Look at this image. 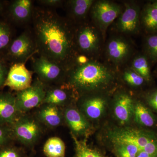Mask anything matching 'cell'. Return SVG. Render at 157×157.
<instances>
[{"mask_svg": "<svg viewBox=\"0 0 157 157\" xmlns=\"http://www.w3.org/2000/svg\"><path fill=\"white\" fill-rule=\"evenodd\" d=\"M34 39L39 56L67 70L77 55L75 29L68 20L48 9H34Z\"/></svg>", "mask_w": 157, "mask_h": 157, "instance_id": "6da1fadb", "label": "cell"}, {"mask_svg": "<svg viewBox=\"0 0 157 157\" xmlns=\"http://www.w3.org/2000/svg\"><path fill=\"white\" fill-rule=\"evenodd\" d=\"M116 75L112 68L89 59L73 64L67 70V84L80 95L102 93L115 82Z\"/></svg>", "mask_w": 157, "mask_h": 157, "instance_id": "7a4b0ae2", "label": "cell"}, {"mask_svg": "<svg viewBox=\"0 0 157 157\" xmlns=\"http://www.w3.org/2000/svg\"><path fill=\"white\" fill-rule=\"evenodd\" d=\"M90 11L96 28L104 38L108 27L121 14L122 8L117 3L101 0L94 2Z\"/></svg>", "mask_w": 157, "mask_h": 157, "instance_id": "3957f363", "label": "cell"}, {"mask_svg": "<svg viewBox=\"0 0 157 157\" xmlns=\"http://www.w3.org/2000/svg\"><path fill=\"white\" fill-rule=\"evenodd\" d=\"M100 33L96 26L87 24L75 29V42L77 52L78 51L81 55L87 57L97 53L101 46Z\"/></svg>", "mask_w": 157, "mask_h": 157, "instance_id": "277c9868", "label": "cell"}, {"mask_svg": "<svg viewBox=\"0 0 157 157\" xmlns=\"http://www.w3.org/2000/svg\"><path fill=\"white\" fill-rule=\"evenodd\" d=\"M32 66L34 72L44 84L63 82L66 80L67 70L45 57L39 56L34 59Z\"/></svg>", "mask_w": 157, "mask_h": 157, "instance_id": "5b68a950", "label": "cell"}, {"mask_svg": "<svg viewBox=\"0 0 157 157\" xmlns=\"http://www.w3.org/2000/svg\"><path fill=\"white\" fill-rule=\"evenodd\" d=\"M125 9L116 22V30L126 35L137 34L140 27V7L133 2L125 3Z\"/></svg>", "mask_w": 157, "mask_h": 157, "instance_id": "8992f818", "label": "cell"}, {"mask_svg": "<svg viewBox=\"0 0 157 157\" xmlns=\"http://www.w3.org/2000/svg\"><path fill=\"white\" fill-rule=\"evenodd\" d=\"M46 90L45 84L38 80L28 88L18 92L15 97L18 110L28 111L43 103Z\"/></svg>", "mask_w": 157, "mask_h": 157, "instance_id": "52a82bcc", "label": "cell"}, {"mask_svg": "<svg viewBox=\"0 0 157 157\" xmlns=\"http://www.w3.org/2000/svg\"><path fill=\"white\" fill-rule=\"evenodd\" d=\"M8 55L15 63H25L37 52L34 38L28 32L23 33L9 46Z\"/></svg>", "mask_w": 157, "mask_h": 157, "instance_id": "ba28073f", "label": "cell"}, {"mask_svg": "<svg viewBox=\"0 0 157 157\" xmlns=\"http://www.w3.org/2000/svg\"><path fill=\"white\" fill-rule=\"evenodd\" d=\"M32 75L25 63H15L9 69L4 85L17 92L21 91L32 85Z\"/></svg>", "mask_w": 157, "mask_h": 157, "instance_id": "9c48e42d", "label": "cell"}, {"mask_svg": "<svg viewBox=\"0 0 157 157\" xmlns=\"http://www.w3.org/2000/svg\"><path fill=\"white\" fill-rule=\"evenodd\" d=\"M135 101L125 91L117 92L113 101V112L117 120L122 125L131 122L134 114Z\"/></svg>", "mask_w": 157, "mask_h": 157, "instance_id": "30bf717a", "label": "cell"}, {"mask_svg": "<svg viewBox=\"0 0 157 157\" xmlns=\"http://www.w3.org/2000/svg\"><path fill=\"white\" fill-rule=\"evenodd\" d=\"M99 93L82 95L81 108L83 114L92 120L99 119L104 115L108 103L107 98Z\"/></svg>", "mask_w": 157, "mask_h": 157, "instance_id": "8fae6325", "label": "cell"}, {"mask_svg": "<svg viewBox=\"0 0 157 157\" xmlns=\"http://www.w3.org/2000/svg\"><path fill=\"white\" fill-rule=\"evenodd\" d=\"M132 52V45L128 41L119 36L110 38L106 46L107 57L113 63L118 66L128 59Z\"/></svg>", "mask_w": 157, "mask_h": 157, "instance_id": "7c38bea8", "label": "cell"}, {"mask_svg": "<svg viewBox=\"0 0 157 157\" xmlns=\"http://www.w3.org/2000/svg\"><path fill=\"white\" fill-rule=\"evenodd\" d=\"M14 135L18 140L25 144L34 143L39 137L40 129L38 124L29 118H22L14 124Z\"/></svg>", "mask_w": 157, "mask_h": 157, "instance_id": "4fadbf2b", "label": "cell"}, {"mask_svg": "<svg viewBox=\"0 0 157 157\" xmlns=\"http://www.w3.org/2000/svg\"><path fill=\"white\" fill-rule=\"evenodd\" d=\"M66 122L74 135H87L91 126L83 113L74 107L67 108L65 111Z\"/></svg>", "mask_w": 157, "mask_h": 157, "instance_id": "5bb4252c", "label": "cell"}, {"mask_svg": "<svg viewBox=\"0 0 157 157\" xmlns=\"http://www.w3.org/2000/svg\"><path fill=\"white\" fill-rule=\"evenodd\" d=\"M133 117L140 128L154 131L157 126L156 117L142 101H135Z\"/></svg>", "mask_w": 157, "mask_h": 157, "instance_id": "9a60e30c", "label": "cell"}, {"mask_svg": "<svg viewBox=\"0 0 157 157\" xmlns=\"http://www.w3.org/2000/svg\"><path fill=\"white\" fill-rule=\"evenodd\" d=\"M17 111L15 97L9 93L0 94V124L12 123Z\"/></svg>", "mask_w": 157, "mask_h": 157, "instance_id": "2e32d148", "label": "cell"}, {"mask_svg": "<svg viewBox=\"0 0 157 157\" xmlns=\"http://www.w3.org/2000/svg\"><path fill=\"white\" fill-rule=\"evenodd\" d=\"M61 86L52 87L46 90V94L43 103L50 105H62L67 102L74 90L67 84Z\"/></svg>", "mask_w": 157, "mask_h": 157, "instance_id": "e0dca14e", "label": "cell"}, {"mask_svg": "<svg viewBox=\"0 0 157 157\" xmlns=\"http://www.w3.org/2000/svg\"><path fill=\"white\" fill-rule=\"evenodd\" d=\"M10 9L11 17L17 22H26L33 17L34 8L31 0L14 1Z\"/></svg>", "mask_w": 157, "mask_h": 157, "instance_id": "ac0fdd59", "label": "cell"}, {"mask_svg": "<svg viewBox=\"0 0 157 157\" xmlns=\"http://www.w3.org/2000/svg\"><path fill=\"white\" fill-rule=\"evenodd\" d=\"M140 23L147 35L157 33V9L151 3L145 5L140 11Z\"/></svg>", "mask_w": 157, "mask_h": 157, "instance_id": "d6986e66", "label": "cell"}, {"mask_svg": "<svg viewBox=\"0 0 157 157\" xmlns=\"http://www.w3.org/2000/svg\"><path fill=\"white\" fill-rule=\"evenodd\" d=\"M94 2L93 0L67 1V10L69 16L76 21L85 19Z\"/></svg>", "mask_w": 157, "mask_h": 157, "instance_id": "ffe728a7", "label": "cell"}, {"mask_svg": "<svg viewBox=\"0 0 157 157\" xmlns=\"http://www.w3.org/2000/svg\"><path fill=\"white\" fill-rule=\"evenodd\" d=\"M150 63L144 54H139L133 59L131 66L132 70L142 76L147 82H151L152 79Z\"/></svg>", "mask_w": 157, "mask_h": 157, "instance_id": "44dd1931", "label": "cell"}, {"mask_svg": "<svg viewBox=\"0 0 157 157\" xmlns=\"http://www.w3.org/2000/svg\"><path fill=\"white\" fill-rule=\"evenodd\" d=\"M43 152L47 157H65L66 146L59 137H51L45 142Z\"/></svg>", "mask_w": 157, "mask_h": 157, "instance_id": "7402d4cb", "label": "cell"}, {"mask_svg": "<svg viewBox=\"0 0 157 157\" xmlns=\"http://www.w3.org/2000/svg\"><path fill=\"white\" fill-rule=\"evenodd\" d=\"M41 120L49 126H58L61 122V116L56 106L47 104L39 113Z\"/></svg>", "mask_w": 157, "mask_h": 157, "instance_id": "603a6c76", "label": "cell"}, {"mask_svg": "<svg viewBox=\"0 0 157 157\" xmlns=\"http://www.w3.org/2000/svg\"><path fill=\"white\" fill-rule=\"evenodd\" d=\"M75 146L74 157H107L102 152L88 146L85 140H79L76 136L71 133Z\"/></svg>", "mask_w": 157, "mask_h": 157, "instance_id": "cb8c5ba5", "label": "cell"}, {"mask_svg": "<svg viewBox=\"0 0 157 157\" xmlns=\"http://www.w3.org/2000/svg\"><path fill=\"white\" fill-rule=\"evenodd\" d=\"M144 54L150 63H157V33L147 35L144 42Z\"/></svg>", "mask_w": 157, "mask_h": 157, "instance_id": "d4e9b609", "label": "cell"}, {"mask_svg": "<svg viewBox=\"0 0 157 157\" xmlns=\"http://www.w3.org/2000/svg\"><path fill=\"white\" fill-rule=\"evenodd\" d=\"M122 76L125 82L132 87H140L147 82L142 76L131 68L125 70Z\"/></svg>", "mask_w": 157, "mask_h": 157, "instance_id": "484cf974", "label": "cell"}, {"mask_svg": "<svg viewBox=\"0 0 157 157\" xmlns=\"http://www.w3.org/2000/svg\"><path fill=\"white\" fill-rule=\"evenodd\" d=\"M11 39V29L6 23L0 22V51L10 45Z\"/></svg>", "mask_w": 157, "mask_h": 157, "instance_id": "4316f807", "label": "cell"}, {"mask_svg": "<svg viewBox=\"0 0 157 157\" xmlns=\"http://www.w3.org/2000/svg\"><path fill=\"white\" fill-rule=\"evenodd\" d=\"M145 104L152 111L157 113V88L149 91L144 96Z\"/></svg>", "mask_w": 157, "mask_h": 157, "instance_id": "83f0119b", "label": "cell"}, {"mask_svg": "<svg viewBox=\"0 0 157 157\" xmlns=\"http://www.w3.org/2000/svg\"><path fill=\"white\" fill-rule=\"evenodd\" d=\"M8 72L6 64L2 60L0 59V88L4 85Z\"/></svg>", "mask_w": 157, "mask_h": 157, "instance_id": "f1b7e54d", "label": "cell"}, {"mask_svg": "<svg viewBox=\"0 0 157 157\" xmlns=\"http://www.w3.org/2000/svg\"><path fill=\"white\" fill-rule=\"evenodd\" d=\"M63 1L61 0H41L38 2L42 6L48 8H54L59 7Z\"/></svg>", "mask_w": 157, "mask_h": 157, "instance_id": "f546056e", "label": "cell"}, {"mask_svg": "<svg viewBox=\"0 0 157 157\" xmlns=\"http://www.w3.org/2000/svg\"><path fill=\"white\" fill-rule=\"evenodd\" d=\"M0 157H20V156L14 150L6 149L0 152Z\"/></svg>", "mask_w": 157, "mask_h": 157, "instance_id": "4dcf8cb0", "label": "cell"}, {"mask_svg": "<svg viewBox=\"0 0 157 157\" xmlns=\"http://www.w3.org/2000/svg\"><path fill=\"white\" fill-rule=\"evenodd\" d=\"M9 136L8 132L6 129L0 127V145L6 142Z\"/></svg>", "mask_w": 157, "mask_h": 157, "instance_id": "1f68e13d", "label": "cell"}, {"mask_svg": "<svg viewBox=\"0 0 157 157\" xmlns=\"http://www.w3.org/2000/svg\"><path fill=\"white\" fill-rule=\"evenodd\" d=\"M151 4L157 9V1H154L153 2H151Z\"/></svg>", "mask_w": 157, "mask_h": 157, "instance_id": "d6a6232c", "label": "cell"}, {"mask_svg": "<svg viewBox=\"0 0 157 157\" xmlns=\"http://www.w3.org/2000/svg\"><path fill=\"white\" fill-rule=\"evenodd\" d=\"M2 4H1V2H0V11H1V9H2Z\"/></svg>", "mask_w": 157, "mask_h": 157, "instance_id": "836d02e7", "label": "cell"}, {"mask_svg": "<svg viewBox=\"0 0 157 157\" xmlns=\"http://www.w3.org/2000/svg\"><path fill=\"white\" fill-rule=\"evenodd\" d=\"M156 73L157 74V67L156 68Z\"/></svg>", "mask_w": 157, "mask_h": 157, "instance_id": "e575fe53", "label": "cell"}]
</instances>
